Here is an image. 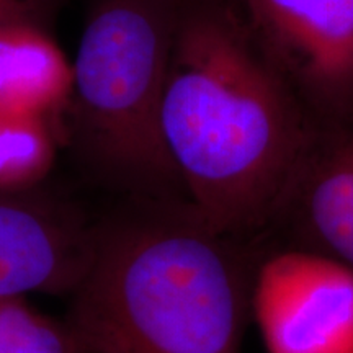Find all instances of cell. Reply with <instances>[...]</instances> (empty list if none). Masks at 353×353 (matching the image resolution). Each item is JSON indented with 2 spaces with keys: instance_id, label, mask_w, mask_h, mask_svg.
<instances>
[{
  "instance_id": "6da1fadb",
  "label": "cell",
  "mask_w": 353,
  "mask_h": 353,
  "mask_svg": "<svg viewBox=\"0 0 353 353\" xmlns=\"http://www.w3.org/2000/svg\"><path fill=\"white\" fill-rule=\"evenodd\" d=\"M159 126L188 205L241 239L273 226L317 123L229 0H180Z\"/></svg>"
},
{
  "instance_id": "7a4b0ae2",
  "label": "cell",
  "mask_w": 353,
  "mask_h": 353,
  "mask_svg": "<svg viewBox=\"0 0 353 353\" xmlns=\"http://www.w3.org/2000/svg\"><path fill=\"white\" fill-rule=\"evenodd\" d=\"M236 249L183 198L136 196L94 231L74 341L90 353H241L252 281Z\"/></svg>"
},
{
  "instance_id": "3957f363",
  "label": "cell",
  "mask_w": 353,
  "mask_h": 353,
  "mask_svg": "<svg viewBox=\"0 0 353 353\" xmlns=\"http://www.w3.org/2000/svg\"><path fill=\"white\" fill-rule=\"evenodd\" d=\"M180 0H92L61 134L134 196L183 198L159 113Z\"/></svg>"
},
{
  "instance_id": "277c9868",
  "label": "cell",
  "mask_w": 353,
  "mask_h": 353,
  "mask_svg": "<svg viewBox=\"0 0 353 353\" xmlns=\"http://www.w3.org/2000/svg\"><path fill=\"white\" fill-rule=\"evenodd\" d=\"M317 125L353 118V0H229Z\"/></svg>"
},
{
  "instance_id": "5b68a950",
  "label": "cell",
  "mask_w": 353,
  "mask_h": 353,
  "mask_svg": "<svg viewBox=\"0 0 353 353\" xmlns=\"http://www.w3.org/2000/svg\"><path fill=\"white\" fill-rule=\"evenodd\" d=\"M250 312L268 353H353V270L306 249L263 260Z\"/></svg>"
},
{
  "instance_id": "8992f818",
  "label": "cell",
  "mask_w": 353,
  "mask_h": 353,
  "mask_svg": "<svg viewBox=\"0 0 353 353\" xmlns=\"http://www.w3.org/2000/svg\"><path fill=\"white\" fill-rule=\"evenodd\" d=\"M94 250V231L41 188L0 195V296L76 290Z\"/></svg>"
},
{
  "instance_id": "52a82bcc",
  "label": "cell",
  "mask_w": 353,
  "mask_h": 353,
  "mask_svg": "<svg viewBox=\"0 0 353 353\" xmlns=\"http://www.w3.org/2000/svg\"><path fill=\"white\" fill-rule=\"evenodd\" d=\"M272 228L353 270V118L316 126Z\"/></svg>"
},
{
  "instance_id": "ba28073f",
  "label": "cell",
  "mask_w": 353,
  "mask_h": 353,
  "mask_svg": "<svg viewBox=\"0 0 353 353\" xmlns=\"http://www.w3.org/2000/svg\"><path fill=\"white\" fill-rule=\"evenodd\" d=\"M70 82L72 65L51 32L33 26L0 28V110L43 118L61 134Z\"/></svg>"
},
{
  "instance_id": "9c48e42d",
  "label": "cell",
  "mask_w": 353,
  "mask_h": 353,
  "mask_svg": "<svg viewBox=\"0 0 353 353\" xmlns=\"http://www.w3.org/2000/svg\"><path fill=\"white\" fill-rule=\"evenodd\" d=\"M57 138L51 121L0 110V195L41 188L54 167Z\"/></svg>"
},
{
  "instance_id": "30bf717a",
  "label": "cell",
  "mask_w": 353,
  "mask_h": 353,
  "mask_svg": "<svg viewBox=\"0 0 353 353\" xmlns=\"http://www.w3.org/2000/svg\"><path fill=\"white\" fill-rule=\"evenodd\" d=\"M0 353H76L74 341L21 296H0Z\"/></svg>"
},
{
  "instance_id": "8fae6325",
  "label": "cell",
  "mask_w": 353,
  "mask_h": 353,
  "mask_svg": "<svg viewBox=\"0 0 353 353\" xmlns=\"http://www.w3.org/2000/svg\"><path fill=\"white\" fill-rule=\"evenodd\" d=\"M72 0H0V28L33 26L52 33L59 13Z\"/></svg>"
}]
</instances>
